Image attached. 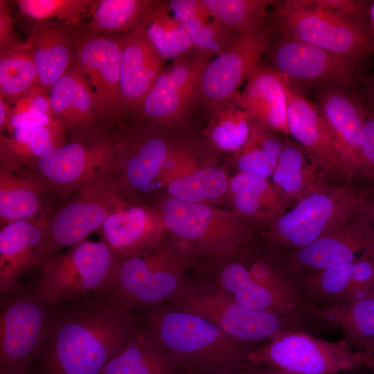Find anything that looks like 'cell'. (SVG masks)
Returning <instances> with one entry per match:
<instances>
[{"label": "cell", "instance_id": "obj_10", "mask_svg": "<svg viewBox=\"0 0 374 374\" xmlns=\"http://www.w3.org/2000/svg\"><path fill=\"white\" fill-rule=\"evenodd\" d=\"M366 190L326 185L309 194L269 224V239L292 250L305 247L362 213Z\"/></svg>", "mask_w": 374, "mask_h": 374}, {"label": "cell", "instance_id": "obj_45", "mask_svg": "<svg viewBox=\"0 0 374 374\" xmlns=\"http://www.w3.org/2000/svg\"><path fill=\"white\" fill-rule=\"evenodd\" d=\"M364 118L360 141L362 175L374 183V109L364 103Z\"/></svg>", "mask_w": 374, "mask_h": 374}, {"label": "cell", "instance_id": "obj_50", "mask_svg": "<svg viewBox=\"0 0 374 374\" xmlns=\"http://www.w3.org/2000/svg\"><path fill=\"white\" fill-rule=\"evenodd\" d=\"M13 107L4 97L0 95V132L4 133Z\"/></svg>", "mask_w": 374, "mask_h": 374}, {"label": "cell", "instance_id": "obj_40", "mask_svg": "<svg viewBox=\"0 0 374 374\" xmlns=\"http://www.w3.org/2000/svg\"><path fill=\"white\" fill-rule=\"evenodd\" d=\"M251 125V118L234 100L211 114L203 133L219 150L237 152L248 140Z\"/></svg>", "mask_w": 374, "mask_h": 374}, {"label": "cell", "instance_id": "obj_23", "mask_svg": "<svg viewBox=\"0 0 374 374\" xmlns=\"http://www.w3.org/2000/svg\"><path fill=\"white\" fill-rule=\"evenodd\" d=\"M166 231L159 208L125 202L109 215L98 231L101 240L121 258L153 247Z\"/></svg>", "mask_w": 374, "mask_h": 374}, {"label": "cell", "instance_id": "obj_54", "mask_svg": "<svg viewBox=\"0 0 374 374\" xmlns=\"http://www.w3.org/2000/svg\"><path fill=\"white\" fill-rule=\"evenodd\" d=\"M15 374H29V373H28V371H22V372H19V373H15Z\"/></svg>", "mask_w": 374, "mask_h": 374}, {"label": "cell", "instance_id": "obj_21", "mask_svg": "<svg viewBox=\"0 0 374 374\" xmlns=\"http://www.w3.org/2000/svg\"><path fill=\"white\" fill-rule=\"evenodd\" d=\"M287 96L290 135L303 148L310 161L328 176L352 179L315 105L289 83Z\"/></svg>", "mask_w": 374, "mask_h": 374}, {"label": "cell", "instance_id": "obj_7", "mask_svg": "<svg viewBox=\"0 0 374 374\" xmlns=\"http://www.w3.org/2000/svg\"><path fill=\"white\" fill-rule=\"evenodd\" d=\"M223 260L217 269L216 286L250 309L303 320L317 317V305L303 294L287 271L259 258Z\"/></svg>", "mask_w": 374, "mask_h": 374}, {"label": "cell", "instance_id": "obj_3", "mask_svg": "<svg viewBox=\"0 0 374 374\" xmlns=\"http://www.w3.org/2000/svg\"><path fill=\"white\" fill-rule=\"evenodd\" d=\"M278 33L348 57L374 55L371 26L342 10L338 1H278L274 8Z\"/></svg>", "mask_w": 374, "mask_h": 374}, {"label": "cell", "instance_id": "obj_30", "mask_svg": "<svg viewBox=\"0 0 374 374\" xmlns=\"http://www.w3.org/2000/svg\"><path fill=\"white\" fill-rule=\"evenodd\" d=\"M168 2L197 54L208 59L214 58L222 53L235 37L213 15L202 0Z\"/></svg>", "mask_w": 374, "mask_h": 374}, {"label": "cell", "instance_id": "obj_46", "mask_svg": "<svg viewBox=\"0 0 374 374\" xmlns=\"http://www.w3.org/2000/svg\"><path fill=\"white\" fill-rule=\"evenodd\" d=\"M58 121L54 116L46 113L30 110L15 111L12 109L5 132L15 130L32 129L46 126Z\"/></svg>", "mask_w": 374, "mask_h": 374}, {"label": "cell", "instance_id": "obj_36", "mask_svg": "<svg viewBox=\"0 0 374 374\" xmlns=\"http://www.w3.org/2000/svg\"><path fill=\"white\" fill-rule=\"evenodd\" d=\"M37 86L38 72L26 42L0 52V95L14 104Z\"/></svg>", "mask_w": 374, "mask_h": 374}, {"label": "cell", "instance_id": "obj_49", "mask_svg": "<svg viewBox=\"0 0 374 374\" xmlns=\"http://www.w3.org/2000/svg\"><path fill=\"white\" fill-rule=\"evenodd\" d=\"M360 84L363 86V98L361 100L374 109V75L362 76Z\"/></svg>", "mask_w": 374, "mask_h": 374}, {"label": "cell", "instance_id": "obj_32", "mask_svg": "<svg viewBox=\"0 0 374 374\" xmlns=\"http://www.w3.org/2000/svg\"><path fill=\"white\" fill-rule=\"evenodd\" d=\"M60 121L46 126L15 130L0 135V165L23 169L65 143Z\"/></svg>", "mask_w": 374, "mask_h": 374}, {"label": "cell", "instance_id": "obj_56", "mask_svg": "<svg viewBox=\"0 0 374 374\" xmlns=\"http://www.w3.org/2000/svg\"></svg>", "mask_w": 374, "mask_h": 374}, {"label": "cell", "instance_id": "obj_9", "mask_svg": "<svg viewBox=\"0 0 374 374\" xmlns=\"http://www.w3.org/2000/svg\"><path fill=\"white\" fill-rule=\"evenodd\" d=\"M114 168L111 175L116 195L128 204H145L164 186L165 166L179 146H174L163 128L135 122L116 131Z\"/></svg>", "mask_w": 374, "mask_h": 374}, {"label": "cell", "instance_id": "obj_35", "mask_svg": "<svg viewBox=\"0 0 374 374\" xmlns=\"http://www.w3.org/2000/svg\"><path fill=\"white\" fill-rule=\"evenodd\" d=\"M280 132L252 122L249 137L235 154L240 171L263 178L271 177L283 148L284 139Z\"/></svg>", "mask_w": 374, "mask_h": 374}, {"label": "cell", "instance_id": "obj_26", "mask_svg": "<svg viewBox=\"0 0 374 374\" xmlns=\"http://www.w3.org/2000/svg\"><path fill=\"white\" fill-rule=\"evenodd\" d=\"M236 103L252 122L290 135L287 123V81L277 71L260 63L249 73Z\"/></svg>", "mask_w": 374, "mask_h": 374}, {"label": "cell", "instance_id": "obj_14", "mask_svg": "<svg viewBox=\"0 0 374 374\" xmlns=\"http://www.w3.org/2000/svg\"><path fill=\"white\" fill-rule=\"evenodd\" d=\"M278 28L269 21L238 35L219 55L211 59L201 75L198 103L211 114L235 100L238 89L273 45Z\"/></svg>", "mask_w": 374, "mask_h": 374}, {"label": "cell", "instance_id": "obj_38", "mask_svg": "<svg viewBox=\"0 0 374 374\" xmlns=\"http://www.w3.org/2000/svg\"><path fill=\"white\" fill-rule=\"evenodd\" d=\"M317 315L339 326L348 343L374 338V296L318 307Z\"/></svg>", "mask_w": 374, "mask_h": 374}, {"label": "cell", "instance_id": "obj_22", "mask_svg": "<svg viewBox=\"0 0 374 374\" xmlns=\"http://www.w3.org/2000/svg\"><path fill=\"white\" fill-rule=\"evenodd\" d=\"M51 204L39 216L10 222L0 229V294L21 290V276L40 260Z\"/></svg>", "mask_w": 374, "mask_h": 374}, {"label": "cell", "instance_id": "obj_15", "mask_svg": "<svg viewBox=\"0 0 374 374\" xmlns=\"http://www.w3.org/2000/svg\"><path fill=\"white\" fill-rule=\"evenodd\" d=\"M52 310L32 290L1 296L0 374L28 370L44 341Z\"/></svg>", "mask_w": 374, "mask_h": 374}, {"label": "cell", "instance_id": "obj_41", "mask_svg": "<svg viewBox=\"0 0 374 374\" xmlns=\"http://www.w3.org/2000/svg\"><path fill=\"white\" fill-rule=\"evenodd\" d=\"M355 264H342L294 279L310 300L319 299L332 303L345 300Z\"/></svg>", "mask_w": 374, "mask_h": 374}, {"label": "cell", "instance_id": "obj_29", "mask_svg": "<svg viewBox=\"0 0 374 374\" xmlns=\"http://www.w3.org/2000/svg\"><path fill=\"white\" fill-rule=\"evenodd\" d=\"M327 177L323 170L310 161L296 141L284 139L271 183L286 204L293 200L298 202L327 185Z\"/></svg>", "mask_w": 374, "mask_h": 374}, {"label": "cell", "instance_id": "obj_8", "mask_svg": "<svg viewBox=\"0 0 374 374\" xmlns=\"http://www.w3.org/2000/svg\"><path fill=\"white\" fill-rule=\"evenodd\" d=\"M167 231L191 251L218 260L241 252L249 242L250 219L234 209L169 197L159 208Z\"/></svg>", "mask_w": 374, "mask_h": 374}, {"label": "cell", "instance_id": "obj_33", "mask_svg": "<svg viewBox=\"0 0 374 374\" xmlns=\"http://www.w3.org/2000/svg\"><path fill=\"white\" fill-rule=\"evenodd\" d=\"M100 374H179L145 328H139Z\"/></svg>", "mask_w": 374, "mask_h": 374}, {"label": "cell", "instance_id": "obj_43", "mask_svg": "<svg viewBox=\"0 0 374 374\" xmlns=\"http://www.w3.org/2000/svg\"><path fill=\"white\" fill-rule=\"evenodd\" d=\"M163 1L150 0V3L135 29L141 30L154 49L165 61L172 62L183 57L175 46L162 17Z\"/></svg>", "mask_w": 374, "mask_h": 374}, {"label": "cell", "instance_id": "obj_27", "mask_svg": "<svg viewBox=\"0 0 374 374\" xmlns=\"http://www.w3.org/2000/svg\"><path fill=\"white\" fill-rule=\"evenodd\" d=\"M49 94L54 117L62 122L67 134L104 126L91 88L77 64L54 83Z\"/></svg>", "mask_w": 374, "mask_h": 374}, {"label": "cell", "instance_id": "obj_20", "mask_svg": "<svg viewBox=\"0 0 374 374\" xmlns=\"http://www.w3.org/2000/svg\"><path fill=\"white\" fill-rule=\"evenodd\" d=\"M315 107L353 179L363 177L361 133L364 105L349 89L330 86L317 90Z\"/></svg>", "mask_w": 374, "mask_h": 374}, {"label": "cell", "instance_id": "obj_37", "mask_svg": "<svg viewBox=\"0 0 374 374\" xmlns=\"http://www.w3.org/2000/svg\"><path fill=\"white\" fill-rule=\"evenodd\" d=\"M150 0H94L90 19L81 27L100 34H127L143 16Z\"/></svg>", "mask_w": 374, "mask_h": 374}, {"label": "cell", "instance_id": "obj_34", "mask_svg": "<svg viewBox=\"0 0 374 374\" xmlns=\"http://www.w3.org/2000/svg\"><path fill=\"white\" fill-rule=\"evenodd\" d=\"M229 184V179L222 169L206 166L173 179L166 188L171 197L211 205L227 195Z\"/></svg>", "mask_w": 374, "mask_h": 374}, {"label": "cell", "instance_id": "obj_18", "mask_svg": "<svg viewBox=\"0 0 374 374\" xmlns=\"http://www.w3.org/2000/svg\"><path fill=\"white\" fill-rule=\"evenodd\" d=\"M210 60L195 52L163 68L135 122L163 129L183 125L198 103L201 75Z\"/></svg>", "mask_w": 374, "mask_h": 374}, {"label": "cell", "instance_id": "obj_25", "mask_svg": "<svg viewBox=\"0 0 374 374\" xmlns=\"http://www.w3.org/2000/svg\"><path fill=\"white\" fill-rule=\"evenodd\" d=\"M165 60L139 29L124 34L121 91L127 116L139 118L143 102L163 69Z\"/></svg>", "mask_w": 374, "mask_h": 374}, {"label": "cell", "instance_id": "obj_42", "mask_svg": "<svg viewBox=\"0 0 374 374\" xmlns=\"http://www.w3.org/2000/svg\"><path fill=\"white\" fill-rule=\"evenodd\" d=\"M24 16L37 20H57L80 28L81 22L90 17L94 0H17Z\"/></svg>", "mask_w": 374, "mask_h": 374}, {"label": "cell", "instance_id": "obj_24", "mask_svg": "<svg viewBox=\"0 0 374 374\" xmlns=\"http://www.w3.org/2000/svg\"><path fill=\"white\" fill-rule=\"evenodd\" d=\"M79 28L57 20L33 21L28 43L39 86L48 92L77 64Z\"/></svg>", "mask_w": 374, "mask_h": 374}, {"label": "cell", "instance_id": "obj_52", "mask_svg": "<svg viewBox=\"0 0 374 374\" xmlns=\"http://www.w3.org/2000/svg\"><path fill=\"white\" fill-rule=\"evenodd\" d=\"M348 344L355 349L368 351L374 354V338L359 340Z\"/></svg>", "mask_w": 374, "mask_h": 374}, {"label": "cell", "instance_id": "obj_55", "mask_svg": "<svg viewBox=\"0 0 374 374\" xmlns=\"http://www.w3.org/2000/svg\"><path fill=\"white\" fill-rule=\"evenodd\" d=\"M373 6H374V5H373ZM371 12L373 13V17L374 18V10L373 8H372Z\"/></svg>", "mask_w": 374, "mask_h": 374}, {"label": "cell", "instance_id": "obj_17", "mask_svg": "<svg viewBox=\"0 0 374 374\" xmlns=\"http://www.w3.org/2000/svg\"><path fill=\"white\" fill-rule=\"evenodd\" d=\"M124 34H100L82 27L78 33L77 66L89 85L103 125L114 127L125 119L121 91Z\"/></svg>", "mask_w": 374, "mask_h": 374}, {"label": "cell", "instance_id": "obj_12", "mask_svg": "<svg viewBox=\"0 0 374 374\" xmlns=\"http://www.w3.org/2000/svg\"><path fill=\"white\" fill-rule=\"evenodd\" d=\"M176 308L196 314L215 324L229 337L244 341L303 330L301 319L247 308L217 286L186 285L172 298Z\"/></svg>", "mask_w": 374, "mask_h": 374}, {"label": "cell", "instance_id": "obj_6", "mask_svg": "<svg viewBox=\"0 0 374 374\" xmlns=\"http://www.w3.org/2000/svg\"><path fill=\"white\" fill-rule=\"evenodd\" d=\"M120 258L102 240L86 239L41 260L31 290L52 308L103 294Z\"/></svg>", "mask_w": 374, "mask_h": 374}, {"label": "cell", "instance_id": "obj_51", "mask_svg": "<svg viewBox=\"0 0 374 374\" xmlns=\"http://www.w3.org/2000/svg\"><path fill=\"white\" fill-rule=\"evenodd\" d=\"M239 374H298L284 370L263 367L261 368H250L241 372Z\"/></svg>", "mask_w": 374, "mask_h": 374}, {"label": "cell", "instance_id": "obj_31", "mask_svg": "<svg viewBox=\"0 0 374 374\" xmlns=\"http://www.w3.org/2000/svg\"><path fill=\"white\" fill-rule=\"evenodd\" d=\"M227 195L238 213L268 225L285 212L287 204L272 183L253 173L239 171L232 177Z\"/></svg>", "mask_w": 374, "mask_h": 374}, {"label": "cell", "instance_id": "obj_4", "mask_svg": "<svg viewBox=\"0 0 374 374\" xmlns=\"http://www.w3.org/2000/svg\"><path fill=\"white\" fill-rule=\"evenodd\" d=\"M164 242L121 258L103 294L109 301L129 310L152 308L171 299L185 285L184 272L191 250Z\"/></svg>", "mask_w": 374, "mask_h": 374}, {"label": "cell", "instance_id": "obj_39", "mask_svg": "<svg viewBox=\"0 0 374 374\" xmlns=\"http://www.w3.org/2000/svg\"><path fill=\"white\" fill-rule=\"evenodd\" d=\"M213 15L237 36L256 29L269 21L268 9L278 1L202 0Z\"/></svg>", "mask_w": 374, "mask_h": 374}, {"label": "cell", "instance_id": "obj_11", "mask_svg": "<svg viewBox=\"0 0 374 374\" xmlns=\"http://www.w3.org/2000/svg\"><path fill=\"white\" fill-rule=\"evenodd\" d=\"M247 361L252 365L298 374H339L374 369V354L353 348L345 339L330 341L303 330L276 335L264 347L250 351Z\"/></svg>", "mask_w": 374, "mask_h": 374}, {"label": "cell", "instance_id": "obj_53", "mask_svg": "<svg viewBox=\"0 0 374 374\" xmlns=\"http://www.w3.org/2000/svg\"><path fill=\"white\" fill-rule=\"evenodd\" d=\"M362 213L366 216L374 226V195L371 197L368 196Z\"/></svg>", "mask_w": 374, "mask_h": 374}, {"label": "cell", "instance_id": "obj_2", "mask_svg": "<svg viewBox=\"0 0 374 374\" xmlns=\"http://www.w3.org/2000/svg\"><path fill=\"white\" fill-rule=\"evenodd\" d=\"M144 327L178 371L185 374H231L249 352L242 341L208 320L179 308H150Z\"/></svg>", "mask_w": 374, "mask_h": 374}, {"label": "cell", "instance_id": "obj_16", "mask_svg": "<svg viewBox=\"0 0 374 374\" xmlns=\"http://www.w3.org/2000/svg\"><path fill=\"white\" fill-rule=\"evenodd\" d=\"M65 197L59 206H51L40 261L86 240L124 202L116 195L111 176L87 184Z\"/></svg>", "mask_w": 374, "mask_h": 374}, {"label": "cell", "instance_id": "obj_19", "mask_svg": "<svg viewBox=\"0 0 374 374\" xmlns=\"http://www.w3.org/2000/svg\"><path fill=\"white\" fill-rule=\"evenodd\" d=\"M365 259L374 260V226L360 213L313 242L292 250L286 269L295 278Z\"/></svg>", "mask_w": 374, "mask_h": 374}, {"label": "cell", "instance_id": "obj_1", "mask_svg": "<svg viewBox=\"0 0 374 374\" xmlns=\"http://www.w3.org/2000/svg\"><path fill=\"white\" fill-rule=\"evenodd\" d=\"M64 305L52 313L33 362L37 374H100L139 328L129 310L102 294Z\"/></svg>", "mask_w": 374, "mask_h": 374}, {"label": "cell", "instance_id": "obj_5", "mask_svg": "<svg viewBox=\"0 0 374 374\" xmlns=\"http://www.w3.org/2000/svg\"><path fill=\"white\" fill-rule=\"evenodd\" d=\"M114 127L99 126L67 134L66 141L22 170L52 195L67 196L112 175L116 155Z\"/></svg>", "mask_w": 374, "mask_h": 374}, {"label": "cell", "instance_id": "obj_48", "mask_svg": "<svg viewBox=\"0 0 374 374\" xmlns=\"http://www.w3.org/2000/svg\"><path fill=\"white\" fill-rule=\"evenodd\" d=\"M23 42L15 30L7 1L0 0V52L13 48Z\"/></svg>", "mask_w": 374, "mask_h": 374}, {"label": "cell", "instance_id": "obj_13", "mask_svg": "<svg viewBox=\"0 0 374 374\" xmlns=\"http://www.w3.org/2000/svg\"><path fill=\"white\" fill-rule=\"evenodd\" d=\"M268 51L271 69L299 90L337 86L355 88L360 83L363 60L336 54L278 33Z\"/></svg>", "mask_w": 374, "mask_h": 374}, {"label": "cell", "instance_id": "obj_44", "mask_svg": "<svg viewBox=\"0 0 374 374\" xmlns=\"http://www.w3.org/2000/svg\"><path fill=\"white\" fill-rule=\"evenodd\" d=\"M374 296V260L365 259L355 262L346 296V301H355Z\"/></svg>", "mask_w": 374, "mask_h": 374}, {"label": "cell", "instance_id": "obj_47", "mask_svg": "<svg viewBox=\"0 0 374 374\" xmlns=\"http://www.w3.org/2000/svg\"><path fill=\"white\" fill-rule=\"evenodd\" d=\"M15 111H37L54 116L50 94L48 91L37 86L14 103Z\"/></svg>", "mask_w": 374, "mask_h": 374}, {"label": "cell", "instance_id": "obj_28", "mask_svg": "<svg viewBox=\"0 0 374 374\" xmlns=\"http://www.w3.org/2000/svg\"><path fill=\"white\" fill-rule=\"evenodd\" d=\"M51 193L37 178L19 169L0 165V225L42 215Z\"/></svg>", "mask_w": 374, "mask_h": 374}]
</instances>
